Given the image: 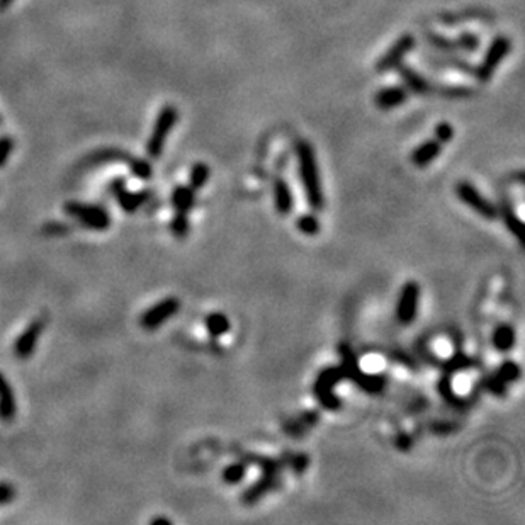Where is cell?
Masks as SVG:
<instances>
[{
    "instance_id": "obj_1",
    "label": "cell",
    "mask_w": 525,
    "mask_h": 525,
    "mask_svg": "<svg viewBox=\"0 0 525 525\" xmlns=\"http://www.w3.org/2000/svg\"><path fill=\"white\" fill-rule=\"evenodd\" d=\"M298 155L299 178H301L303 191L308 204L313 211H322L325 208V194H323L322 178H319L317 155L310 142H299L296 147Z\"/></svg>"
},
{
    "instance_id": "obj_2",
    "label": "cell",
    "mask_w": 525,
    "mask_h": 525,
    "mask_svg": "<svg viewBox=\"0 0 525 525\" xmlns=\"http://www.w3.org/2000/svg\"><path fill=\"white\" fill-rule=\"evenodd\" d=\"M338 353H340L342 359V369L345 371V379H350L353 384H357L359 388H362L366 393L376 394L381 393L386 386V379L383 378L381 374H366L359 366V360H357L356 353L353 350L349 347V345L342 344L340 349H338Z\"/></svg>"
},
{
    "instance_id": "obj_3",
    "label": "cell",
    "mask_w": 525,
    "mask_h": 525,
    "mask_svg": "<svg viewBox=\"0 0 525 525\" xmlns=\"http://www.w3.org/2000/svg\"><path fill=\"white\" fill-rule=\"evenodd\" d=\"M344 379H345V371L342 369V366L326 367L318 374L317 381H315L313 391H315V397H317V399L319 401V405H322L325 410L335 412V410L342 408V399L335 394L333 388L337 386L338 383L344 381Z\"/></svg>"
},
{
    "instance_id": "obj_4",
    "label": "cell",
    "mask_w": 525,
    "mask_h": 525,
    "mask_svg": "<svg viewBox=\"0 0 525 525\" xmlns=\"http://www.w3.org/2000/svg\"><path fill=\"white\" fill-rule=\"evenodd\" d=\"M178 119L177 108L172 104L163 106L162 111L158 112L157 121H155L151 135L147 143V153L150 158H160L163 153V147H165L167 136L170 135Z\"/></svg>"
},
{
    "instance_id": "obj_5",
    "label": "cell",
    "mask_w": 525,
    "mask_h": 525,
    "mask_svg": "<svg viewBox=\"0 0 525 525\" xmlns=\"http://www.w3.org/2000/svg\"><path fill=\"white\" fill-rule=\"evenodd\" d=\"M510 49H512V41L507 36L494 38L492 43H490L488 49H486L481 63L473 70L474 78L479 83H488L494 75V72H497V68L500 67V63L503 62L505 56L510 53Z\"/></svg>"
},
{
    "instance_id": "obj_6",
    "label": "cell",
    "mask_w": 525,
    "mask_h": 525,
    "mask_svg": "<svg viewBox=\"0 0 525 525\" xmlns=\"http://www.w3.org/2000/svg\"><path fill=\"white\" fill-rule=\"evenodd\" d=\"M65 212L72 218H75L85 228L96 231H104L111 226V218H109L108 211L94 204H83L77 201H70L65 204Z\"/></svg>"
},
{
    "instance_id": "obj_7",
    "label": "cell",
    "mask_w": 525,
    "mask_h": 525,
    "mask_svg": "<svg viewBox=\"0 0 525 525\" xmlns=\"http://www.w3.org/2000/svg\"><path fill=\"white\" fill-rule=\"evenodd\" d=\"M456 196L461 199V203L466 204L469 209H473V211L476 212L478 216H481V218L493 222V219H497L498 215H500L492 201L486 199V197L483 196L473 184H469V182H459V184L456 185Z\"/></svg>"
},
{
    "instance_id": "obj_8",
    "label": "cell",
    "mask_w": 525,
    "mask_h": 525,
    "mask_svg": "<svg viewBox=\"0 0 525 525\" xmlns=\"http://www.w3.org/2000/svg\"><path fill=\"white\" fill-rule=\"evenodd\" d=\"M181 310V301L177 298H165L162 301L153 304L151 308H148L147 311L140 317V326L148 332H153V330L160 328L167 319H170Z\"/></svg>"
},
{
    "instance_id": "obj_9",
    "label": "cell",
    "mask_w": 525,
    "mask_h": 525,
    "mask_svg": "<svg viewBox=\"0 0 525 525\" xmlns=\"http://www.w3.org/2000/svg\"><path fill=\"white\" fill-rule=\"evenodd\" d=\"M415 44H417V41H415L413 34H401V36L391 44L390 49L378 60V63H376V72H378V74H386V72L398 68L403 60H405V56L415 48Z\"/></svg>"
},
{
    "instance_id": "obj_10",
    "label": "cell",
    "mask_w": 525,
    "mask_h": 525,
    "mask_svg": "<svg viewBox=\"0 0 525 525\" xmlns=\"http://www.w3.org/2000/svg\"><path fill=\"white\" fill-rule=\"evenodd\" d=\"M420 304V286L415 281H408L399 291L397 303V319L401 325H412L418 315Z\"/></svg>"
},
{
    "instance_id": "obj_11",
    "label": "cell",
    "mask_w": 525,
    "mask_h": 525,
    "mask_svg": "<svg viewBox=\"0 0 525 525\" xmlns=\"http://www.w3.org/2000/svg\"><path fill=\"white\" fill-rule=\"evenodd\" d=\"M109 191H111L114 197H116V201L119 203V206L123 208V211L128 212V215H131V212H135L136 209L142 208L143 204L151 197L150 191L129 192L126 189V181H124L123 177L114 178V181L111 182V185H109Z\"/></svg>"
},
{
    "instance_id": "obj_12",
    "label": "cell",
    "mask_w": 525,
    "mask_h": 525,
    "mask_svg": "<svg viewBox=\"0 0 525 525\" xmlns=\"http://www.w3.org/2000/svg\"><path fill=\"white\" fill-rule=\"evenodd\" d=\"M281 486L279 474H262V478L258 481H255L252 486L245 490L242 494V501L245 505H253L257 501H260L265 494L276 492Z\"/></svg>"
},
{
    "instance_id": "obj_13",
    "label": "cell",
    "mask_w": 525,
    "mask_h": 525,
    "mask_svg": "<svg viewBox=\"0 0 525 525\" xmlns=\"http://www.w3.org/2000/svg\"><path fill=\"white\" fill-rule=\"evenodd\" d=\"M43 326L44 323L41 319H34L31 325L22 332L21 337L16 340V345H14V353H16L17 359L24 360L33 356L38 340H40V335L43 332Z\"/></svg>"
},
{
    "instance_id": "obj_14",
    "label": "cell",
    "mask_w": 525,
    "mask_h": 525,
    "mask_svg": "<svg viewBox=\"0 0 525 525\" xmlns=\"http://www.w3.org/2000/svg\"><path fill=\"white\" fill-rule=\"evenodd\" d=\"M408 99V90L406 87L401 85H390L383 87L378 94L374 96V104L376 108L381 109V111H391V109H397L399 106H403Z\"/></svg>"
},
{
    "instance_id": "obj_15",
    "label": "cell",
    "mask_w": 525,
    "mask_h": 525,
    "mask_svg": "<svg viewBox=\"0 0 525 525\" xmlns=\"http://www.w3.org/2000/svg\"><path fill=\"white\" fill-rule=\"evenodd\" d=\"M398 74L403 82H405L406 90H410V92L417 94V96H427V94L432 92V83H430L424 75L418 74L417 70H413L412 67L399 65Z\"/></svg>"
},
{
    "instance_id": "obj_16",
    "label": "cell",
    "mask_w": 525,
    "mask_h": 525,
    "mask_svg": "<svg viewBox=\"0 0 525 525\" xmlns=\"http://www.w3.org/2000/svg\"><path fill=\"white\" fill-rule=\"evenodd\" d=\"M17 413V405H16V397H14V391L10 388L9 381L6 379V376L0 372V420L3 424H10L14 420Z\"/></svg>"
},
{
    "instance_id": "obj_17",
    "label": "cell",
    "mask_w": 525,
    "mask_h": 525,
    "mask_svg": "<svg viewBox=\"0 0 525 525\" xmlns=\"http://www.w3.org/2000/svg\"><path fill=\"white\" fill-rule=\"evenodd\" d=\"M440 151H442V143L437 142L435 138L427 140V142H424L415 148L412 155H410V160L418 169H425V167H428L433 160L439 157Z\"/></svg>"
},
{
    "instance_id": "obj_18",
    "label": "cell",
    "mask_w": 525,
    "mask_h": 525,
    "mask_svg": "<svg viewBox=\"0 0 525 525\" xmlns=\"http://www.w3.org/2000/svg\"><path fill=\"white\" fill-rule=\"evenodd\" d=\"M274 206H276L277 215L281 216H289L294 208L291 188L283 177H277L274 181Z\"/></svg>"
},
{
    "instance_id": "obj_19",
    "label": "cell",
    "mask_w": 525,
    "mask_h": 525,
    "mask_svg": "<svg viewBox=\"0 0 525 525\" xmlns=\"http://www.w3.org/2000/svg\"><path fill=\"white\" fill-rule=\"evenodd\" d=\"M170 203H172L175 212H185V215H188L194 208V204H196L194 189L191 185H177V188L174 189Z\"/></svg>"
},
{
    "instance_id": "obj_20",
    "label": "cell",
    "mask_w": 525,
    "mask_h": 525,
    "mask_svg": "<svg viewBox=\"0 0 525 525\" xmlns=\"http://www.w3.org/2000/svg\"><path fill=\"white\" fill-rule=\"evenodd\" d=\"M492 342L498 352H510L515 345V330L510 325H500L493 332Z\"/></svg>"
},
{
    "instance_id": "obj_21",
    "label": "cell",
    "mask_w": 525,
    "mask_h": 525,
    "mask_svg": "<svg viewBox=\"0 0 525 525\" xmlns=\"http://www.w3.org/2000/svg\"><path fill=\"white\" fill-rule=\"evenodd\" d=\"M206 330L211 337L218 338L230 332V319L223 313H211L206 318Z\"/></svg>"
},
{
    "instance_id": "obj_22",
    "label": "cell",
    "mask_w": 525,
    "mask_h": 525,
    "mask_svg": "<svg viewBox=\"0 0 525 525\" xmlns=\"http://www.w3.org/2000/svg\"><path fill=\"white\" fill-rule=\"evenodd\" d=\"M209 175H211V169H209L206 163L204 162L194 163L191 174H189V185H191L194 191H201V189H203L204 185H206V182L209 181Z\"/></svg>"
},
{
    "instance_id": "obj_23",
    "label": "cell",
    "mask_w": 525,
    "mask_h": 525,
    "mask_svg": "<svg viewBox=\"0 0 525 525\" xmlns=\"http://www.w3.org/2000/svg\"><path fill=\"white\" fill-rule=\"evenodd\" d=\"M520 376H522V369L513 360H503L497 371V378H500L505 384L519 381Z\"/></svg>"
},
{
    "instance_id": "obj_24",
    "label": "cell",
    "mask_w": 525,
    "mask_h": 525,
    "mask_svg": "<svg viewBox=\"0 0 525 525\" xmlns=\"http://www.w3.org/2000/svg\"><path fill=\"white\" fill-rule=\"evenodd\" d=\"M471 366H473V360L469 359L467 356H464V353H456V356H452L451 359L444 360L442 364V369H444V374H456V372L459 371H464V369H469Z\"/></svg>"
},
{
    "instance_id": "obj_25",
    "label": "cell",
    "mask_w": 525,
    "mask_h": 525,
    "mask_svg": "<svg viewBox=\"0 0 525 525\" xmlns=\"http://www.w3.org/2000/svg\"><path fill=\"white\" fill-rule=\"evenodd\" d=\"M247 476V466L243 462H233L226 466L222 473V479L228 485H237Z\"/></svg>"
},
{
    "instance_id": "obj_26",
    "label": "cell",
    "mask_w": 525,
    "mask_h": 525,
    "mask_svg": "<svg viewBox=\"0 0 525 525\" xmlns=\"http://www.w3.org/2000/svg\"><path fill=\"white\" fill-rule=\"evenodd\" d=\"M427 40H428V43L432 44L435 49H439V51L454 53L459 49L458 43H456L454 40H451V38H447V36H442V34H439V33H428Z\"/></svg>"
},
{
    "instance_id": "obj_27",
    "label": "cell",
    "mask_w": 525,
    "mask_h": 525,
    "mask_svg": "<svg viewBox=\"0 0 525 525\" xmlns=\"http://www.w3.org/2000/svg\"><path fill=\"white\" fill-rule=\"evenodd\" d=\"M170 231H172L174 237L177 238H185L191 231V223L185 212H175V216L170 222Z\"/></svg>"
},
{
    "instance_id": "obj_28",
    "label": "cell",
    "mask_w": 525,
    "mask_h": 525,
    "mask_svg": "<svg viewBox=\"0 0 525 525\" xmlns=\"http://www.w3.org/2000/svg\"><path fill=\"white\" fill-rule=\"evenodd\" d=\"M439 393H440V397L446 399L449 405H452V406H464L462 399L454 393V390H452L451 376H449V374L444 376V378L439 381Z\"/></svg>"
},
{
    "instance_id": "obj_29",
    "label": "cell",
    "mask_w": 525,
    "mask_h": 525,
    "mask_svg": "<svg viewBox=\"0 0 525 525\" xmlns=\"http://www.w3.org/2000/svg\"><path fill=\"white\" fill-rule=\"evenodd\" d=\"M298 230L301 231L303 235H308V237H315V235L319 233V222L315 215H306L299 216L298 218Z\"/></svg>"
},
{
    "instance_id": "obj_30",
    "label": "cell",
    "mask_w": 525,
    "mask_h": 525,
    "mask_svg": "<svg viewBox=\"0 0 525 525\" xmlns=\"http://www.w3.org/2000/svg\"><path fill=\"white\" fill-rule=\"evenodd\" d=\"M458 48L462 49L466 53H476L479 49V38L474 33L469 31H462L458 36Z\"/></svg>"
},
{
    "instance_id": "obj_31",
    "label": "cell",
    "mask_w": 525,
    "mask_h": 525,
    "mask_svg": "<svg viewBox=\"0 0 525 525\" xmlns=\"http://www.w3.org/2000/svg\"><path fill=\"white\" fill-rule=\"evenodd\" d=\"M433 62H437V65H440V67L454 68V70L462 72V74H473V70H474L473 65L462 58H440V60H433Z\"/></svg>"
},
{
    "instance_id": "obj_32",
    "label": "cell",
    "mask_w": 525,
    "mask_h": 525,
    "mask_svg": "<svg viewBox=\"0 0 525 525\" xmlns=\"http://www.w3.org/2000/svg\"><path fill=\"white\" fill-rule=\"evenodd\" d=\"M439 94L449 99H462V97L473 96V89L464 87V85H446V87H439Z\"/></svg>"
},
{
    "instance_id": "obj_33",
    "label": "cell",
    "mask_w": 525,
    "mask_h": 525,
    "mask_svg": "<svg viewBox=\"0 0 525 525\" xmlns=\"http://www.w3.org/2000/svg\"><path fill=\"white\" fill-rule=\"evenodd\" d=\"M129 169H131V172L135 177L142 178V181H148V178H151V172H153V169H151V165L147 162V160L136 158V157L135 160H133L131 165H129Z\"/></svg>"
},
{
    "instance_id": "obj_34",
    "label": "cell",
    "mask_w": 525,
    "mask_h": 525,
    "mask_svg": "<svg viewBox=\"0 0 525 525\" xmlns=\"http://www.w3.org/2000/svg\"><path fill=\"white\" fill-rule=\"evenodd\" d=\"M255 462L260 466L262 474H279L281 469L284 467V461H279V459H271V458H260L255 459Z\"/></svg>"
},
{
    "instance_id": "obj_35",
    "label": "cell",
    "mask_w": 525,
    "mask_h": 525,
    "mask_svg": "<svg viewBox=\"0 0 525 525\" xmlns=\"http://www.w3.org/2000/svg\"><path fill=\"white\" fill-rule=\"evenodd\" d=\"M433 131H435L437 142L442 144L449 143L452 138H454V128H452V124L447 123V121H442V123L437 124Z\"/></svg>"
},
{
    "instance_id": "obj_36",
    "label": "cell",
    "mask_w": 525,
    "mask_h": 525,
    "mask_svg": "<svg viewBox=\"0 0 525 525\" xmlns=\"http://www.w3.org/2000/svg\"><path fill=\"white\" fill-rule=\"evenodd\" d=\"M485 384H486V390H488L492 394H494V397L503 398L505 394H507V384L501 381L500 378H497V376L486 379Z\"/></svg>"
},
{
    "instance_id": "obj_37",
    "label": "cell",
    "mask_w": 525,
    "mask_h": 525,
    "mask_svg": "<svg viewBox=\"0 0 525 525\" xmlns=\"http://www.w3.org/2000/svg\"><path fill=\"white\" fill-rule=\"evenodd\" d=\"M14 150V140L10 136H2L0 138V167H3L9 160L10 153Z\"/></svg>"
},
{
    "instance_id": "obj_38",
    "label": "cell",
    "mask_w": 525,
    "mask_h": 525,
    "mask_svg": "<svg viewBox=\"0 0 525 525\" xmlns=\"http://www.w3.org/2000/svg\"><path fill=\"white\" fill-rule=\"evenodd\" d=\"M505 219H507V224H508L510 231H513V235H515V237L519 238L520 242H522V223H520L519 219L515 218V215H513V212L510 211V209H507V211H505Z\"/></svg>"
},
{
    "instance_id": "obj_39",
    "label": "cell",
    "mask_w": 525,
    "mask_h": 525,
    "mask_svg": "<svg viewBox=\"0 0 525 525\" xmlns=\"http://www.w3.org/2000/svg\"><path fill=\"white\" fill-rule=\"evenodd\" d=\"M289 464H291V467L296 471V473H303V471L308 467V464H310V459H308V456H304V454L292 456V458L289 459Z\"/></svg>"
},
{
    "instance_id": "obj_40",
    "label": "cell",
    "mask_w": 525,
    "mask_h": 525,
    "mask_svg": "<svg viewBox=\"0 0 525 525\" xmlns=\"http://www.w3.org/2000/svg\"><path fill=\"white\" fill-rule=\"evenodd\" d=\"M14 494H16V492H14L12 485H9V483H0V505L12 501Z\"/></svg>"
},
{
    "instance_id": "obj_41",
    "label": "cell",
    "mask_w": 525,
    "mask_h": 525,
    "mask_svg": "<svg viewBox=\"0 0 525 525\" xmlns=\"http://www.w3.org/2000/svg\"><path fill=\"white\" fill-rule=\"evenodd\" d=\"M412 444H413V440L408 433H399L397 439V447L399 449V451H405V452L410 451V449H412Z\"/></svg>"
},
{
    "instance_id": "obj_42",
    "label": "cell",
    "mask_w": 525,
    "mask_h": 525,
    "mask_svg": "<svg viewBox=\"0 0 525 525\" xmlns=\"http://www.w3.org/2000/svg\"><path fill=\"white\" fill-rule=\"evenodd\" d=\"M151 524L157 525V524H163V525H170V520L169 519H162V517H157V519L151 520Z\"/></svg>"
},
{
    "instance_id": "obj_43",
    "label": "cell",
    "mask_w": 525,
    "mask_h": 525,
    "mask_svg": "<svg viewBox=\"0 0 525 525\" xmlns=\"http://www.w3.org/2000/svg\"><path fill=\"white\" fill-rule=\"evenodd\" d=\"M12 2H14V0H0V10L7 9V7H9Z\"/></svg>"
},
{
    "instance_id": "obj_44",
    "label": "cell",
    "mask_w": 525,
    "mask_h": 525,
    "mask_svg": "<svg viewBox=\"0 0 525 525\" xmlns=\"http://www.w3.org/2000/svg\"><path fill=\"white\" fill-rule=\"evenodd\" d=\"M0 123H2V117H0Z\"/></svg>"
}]
</instances>
